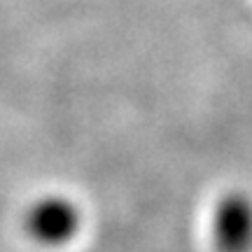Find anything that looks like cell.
Returning a JSON list of instances; mask_svg holds the SVG:
<instances>
[{
  "label": "cell",
  "instance_id": "cell-1",
  "mask_svg": "<svg viewBox=\"0 0 252 252\" xmlns=\"http://www.w3.org/2000/svg\"><path fill=\"white\" fill-rule=\"evenodd\" d=\"M80 222V210L68 198H45L28 213V234L45 245H63L77 234Z\"/></svg>",
  "mask_w": 252,
  "mask_h": 252
},
{
  "label": "cell",
  "instance_id": "cell-2",
  "mask_svg": "<svg viewBox=\"0 0 252 252\" xmlns=\"http://www.w3.org/2000/svg\"><path fill=\"white\" fill-rule=\"evenodd\" d=\"M215 234L220 245L229 252L243 250L252 238V215L243 201H226L215 220Z\"/></svg>",
  "mask_w": 252,
  "mask_h": 252
}]
</instances>
